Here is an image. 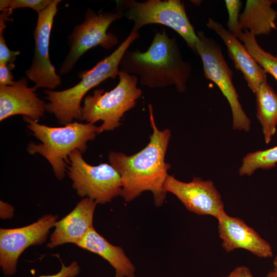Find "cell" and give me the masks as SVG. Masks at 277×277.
Instances as JSON below:
<instances>
[{
    "mask_svg": "<svg viewBox=\"0 0 277 277\" xmlns=\"http://www.w3.org/2000/svg\"><path fill=\"white\" fill-rule=\"evenodd\" d=\"M148 110L153 133L147 145L130 156L111 151L108 158L110 164L120 175V195L125 201H131L142 192L150 191L155 205L159 206L163 204L167 193L164 185L170 165L165 162V157L171 134L168 129L160 130L157 128L150 104Z\"/></svg>",
    "mask_w": 277,
    "mask_h": 277,
    "instance_id": "cell-1",
    "label": "cell"
},
{
    "mask_svg": "<svg viewBox=\"0 0 277 277\" xmlns=\"http://www.w3.org/2000/svg\"><path fill=\"white\" fill-rule=\"evenodd\" d=\"M120 67L137 77L143 86L153 89L174 86L180 93L185 91L192 69L183 60L175 37H170L165 29L156 32L146 51L128 49Z\"/></svg>",
    "mask_w": 277,
    "mask_h": 277,
    "instance_id": "cell-2",
    "label": "cell"
},
{
    "mask_svg": "<svg viewBox=\"0 0 277 277\" xmlns=\"http://www.w3.org/2000/svg\"><path fill=\"white\" fill-rule=\"evenodd\" d=\"M138 30L132 28L129 34L110 55L98 62L91 69L79 74L81 80L75 86L62 91L45 89L46 111L53 114L62 125L80 120L81 103L85 94L108 78L115 80L120 71L121 60L131 44L140 37Z\"/></svg>",
    "mask_w": 277,
    "mask_h": 277,
    "instance_id": "cell-3",
    "label": "cell"
},
{
    "mask_svg": "<svg viewBox=\"0 0 277 277\" xmlns=\"http://www.w3.org/2000/svg\"><path fill=\"white\" fill-rule=\"evenodd\" d=\"M23 120L32 134L41 142L29 143L27 152L44 156L58 180L65 176L70 153L75 150L84 153L87 142L94 139L100 129L92 123L73 122L63 127H54L40 124L27 116H23Z\"/></svg>",
    "mask_w": 277,
    "mask_h": 277,
    "instance_id": "cell-4",
    "label": "cell"
},
{
    "mask_svg": "<svg viewBox=\"0 0 277 277\" xmlns=\"http://www.w3.org/2000/svg\"><path fill=\"white\" fill-rule=\"evenodd\" d=\"M118 76L119 82L111 91L95 89L93 95L84 98L80 120L92 124L102 121L98 133L118 127L121 118L135 106L142 94L137 87V77L121 70Z\"/></svg>",
    "mask_w": 277,
    "mask_h": 277,
    "instance_id": "cell-5",
    "label": "cell"
},
{
    "mask_svg": "<svg viewBox=\"0 0 277 277\" xmlns=\"http://www.w3.org/2000/svg\"><path fill=\"white\" fill-rule=\"evenodd\" d=\"M116 10L133 23L139 30L149 24H160L176 31L195 52L197 33L187 15L184 3L180 0L118 1Z\"/></svg>",
    "mask_w": 277,
    "mask_h": 277,
    "instance_id": "cell-6",
    "label": "cell"
},
{
    "mask_svg": "<svg viewBox=\"0 0 277 277\" xmlns=\"http://www.w3.org/2000/svg\"><path fill=\"white\" fill-rule=\"evenodd\" d=\"M69 160L66 172L79 196L103 204L121 195V177L110 164L90 165L83 159L78 150L72 152Z\"/></svg>",
    "mask_w": 277,
    "mask_h": 277,
    "instance_id": "cell-7",
    "label": "cell"
},
{
    "mask_svg": "<svg viewBox=\"0 0 277 277\" xmlns=\"http://www.w3.org/2000/svg\"><path fill=\"white\" fill-rule=\"evenodd\" d=\"M195 53L202 61L205 77L213 82L227 100L230 106L234 130L248 131L251 121L239 102L232 83L233 72L225 60L221 46L203 31L197 33Z\"/></svg>",
    "mask_w": 277,
    "mask_h": 277,
    "instance_id": "cell-8",
    "label": "cell"
},
{
    "mask_svg": "<svg viewBox=\"0 0 277 277\" xmlns=\"http://www.w3.org/2000/svg\"><path fill=\"white\" fill-rule=\"evenodd\" d=\"M123 17L121 12L96 13L88 10L84 21L76 26L69 36L70 50L60 67V73L66 74L73 68L78 60L88 50L97 46L108 49L116 46L118 37L108 33L110 25Z\"/></svg>",
    "mask_w": 277,
    "mask_h": 277,
    "instance_id": "cell-9",
    "label": "cell"
},
{
    "mask_svg": "<svg viewBox=\"0 0 277 277\" xmlns=\"http://www.w3.org/2000/svg\"><path fill=\"white\" fill-rule=\"evenodd\" d=\"M61 2L52 0L46 9L37 13L34 32V54L31 67L25 72L27 77L35 83L36 89L43 88L53 90L61 83V78L56 73L49 55L50 34L57 5Z\"/></svg>",
    "mask_w": 277,
    "mask_h": 277,
    "instance_id": "cell-10",
    "label": "cell"
},
{
    "mask_svg": "<svg viewBox=\"0 0 277 277\" xmlns=\"http://www.w3.org/2000/svg\"><path fill=\"white\" fill-rule=\"evenodd\" d=\"M57 219L56 216L48 214L22 227L1 228L0 266L5 275H11L15 273L18 259L27 248L46 241Z\"/></svg>",
    "mask_w": 277,
    "mask_h": 277,
    "instance_id": "cell-11",
    "label": "cell"
},
{
    "mask_svg": "<svg viewBox=\"0 0 277 277\" xmlns=\"http://www.w3.org/2000/svg\"><path fill=\"white\" fill-rule=\"evenodd\" d=\"M166 192L175 195L186 209L199 215H208L216 219L225 212L221 196L213 182L195 177L188 183L168 175L164 185Z\"/></svg>",
    "mask_w": 277,
    "mask_h": 277,
    "instance_id": "cell-12",
    "label": "cell"
},
{
    "mask_svg": "<svg viewBox=\"0 0 277 277\" xmlns=\"http://www.w3.org/2000/svg\"><path fill=\"white\" fill-rule=\"evenodd\" d=\"M217 220L222 247L226 252L243 249L261 258L273 256L270 244L241 219L231 216L225 211Z\"/></svg>",
    "mask_w": 277,
    "mask_h": 277,
    "instance_id": "cell-13",
    "label": "cell"
},
{
    "mask_svg": "<svg viewBox=\"0 0 277 277\" xmlns=\"http://www.w3.org/2000/svg\"><path fill=\"white\" fill-rule=\"evenodd\" d=\"M29 87L26 77H23L11 86L0 85V121L15 115H22L38 122L44 115L45 102Z\"/></svg>",
    "mask_w": 277,
    "mask_h": 277,
    "instance_id": "cell-14",
    "label": "cell"
},
{
    "mask_svg": "<svg viewBox=\"0 0 277 277\" xmlns=\"http://www.w3.org/2000/svg\"><path fill=\"white\" fill-rule=\"evenodd\" d=\"M206 26L223 40L235 68L242 73L248 87L255 93L262 83L267 82L266 71L251 56L237 37L222 24L209 18Z\"/></svg>",
    "mask_w": 277,
    "mask_h": 277,
    "instance_id": "cell-15",
    "label": "cell"
},
{
    "mask_svg": "<svg viewBox=\"0 0 277 277\" xmlns=\"http://www.w3.org/2000/svg\"><path fill=\"white\" fill-rule=\"evenodd\" d=\"M96 203L88 197L79 202L66 216L57 221L47 247L53 248L66 243L76 245L93 226Z\"/></svg>",
    "mask_w": 277,
    "mask_h": 277,
    "instance_id": "cell-16",
    "label": "cell"
},
{
    "mask_svg": "<svg viewBox=\"0 0 277 277\" xmlns=\"http://www.w3.org/2000/svg\"><path fill=\"white\" fill-rule=\"evenodd\" d=\"M76 245L106 260L114 268L115 277H135V267L123 249L109 243L93 227Z\"/></svg>",
    "mask_w": 277,
    "mask_h": 277,
    "instance_id": "cell-17",
    "label": "cell"
},
{
    "mask_svg": "<svg viewBox=\"0 0 277 277\" xmlns=\"http://www.w3.org/2000/svg\"><path fill=\"white\" fill-rule=\"evenodd\" d=\"M276 0H247L243 13L240 15L241 29L256 35H268L276 29L277 11L272 5Z\"/></svg>",
    "mask_w": 277,
    "mask_h": 277,
    "instance_id": "cell-18",
    "label": "cell"
},
{
    "mask_svg": "<svg viewBox=\"0 0 277 277\" xmlns=\"http://www.w3.org/2000/svg\"><path fill=\"white\" fill-rule=\"evenodd\" d=\"M256 117L260 122L266 144L276 132L277 125V94L267 82L262 83L255 92Z\"/></svg>",
    "mask_w": 277,
    "mask_h": 277,
    "instance_id": "cell-19",
    "label": "cell"
},
{
    "mask_svg": "<svg viewBox=\"0 0 277 277\" xmlns=\"http://www.w3.org/2000/svg\"><path fill=\"white\" fill-rule=\"evenodd\" d=\"M237 38L243 43L249 53L266 72L277 81V55H273L264 50L258 43L255 36L247 30L242 31Z\"/></svg>",
    "mask_w": 277,
    "mask_h": 277,
    "instance_id": "cell-20",
    "label": "cell"
},
{
    "mask_svg": "<svg viewBox=\"0 0 277 277\" xmlns=\"http://www.w3.org/2000/svg\"><path fill=\"white\" fill-rule=\"evenodd\" d=\"M276 163L277 146L247 154L242 160L239 173L241 176H250L258 169H271L275 167Z\"/></svg>",
    "mask_w": 277,
    "mask_h": 277,
    "instance_id": "cell-21",
    "label": "cell"
},
{
    "mask_svg": "<svg viewBox=\"0 0 277 277\" xmlns=\"http://www.w3.org/2000/svg\"><path fill=\"white\" fill-rule=\"evenodd\" d=\"M10 14L7 11H2L0 15V63H14L19 51H12L8 47L4 37L6 22L9 19Z\"/></svg>",
    "mask_w": 277,
    "mask_h": 277,
    "instance_id": "cell-22",
    "label": "cell"
},
{
    "mask_svg": "<svg viewBox=\"0 0 277 277\" xmlns=\"http://www.w3.org/2000/svg\"><path fill=\"white\" fill-rule=\"evenodd\" d=\"M225 3L228 14L227 22L228 30L237 37L242 31L239 22L242 2L240 0H226Z\"/></svg>",
    "mask_w": 277,
    "mask_h": 277,
    "instance_id": "cell-23",
    "label": "cell"
},
{
    "mask_svg": "<svg viewBox=\"0 0 277 277\" xmlns=\"http://www.w3.org/2000/svg\"><path fill=\"white\" fill-rule=\"evenodd\" d=\"M52 0H9L8 9L12 12L18 8H29L33 9L37 13L46 9Z\"/></svg>",
    "mask_w": 277,
    "mask_h": 277,
    "instance_id": "cell-24",
    "label": "cell"
},
{
    "mask_svg": "<svg viewBox=\"0 0 277 277\" xmlns=\"http://www.w3.org/2000/svg\"><path fill=\"white\" fill-rule=\"evenodd\" d=\"M15 67L14 63H0V85H13L14 76L12 70Z\"/></svg>",
    "mask_w": 277,
    "mask_h": 277,
    "instance_id": "cell-25",
    "label": "cell"
},
{
    "mask_svg": "<svg viewBox=\"0 0 277 277\" xmlns=\"http://www.w3.org/2000/svg\"><path fill=\"white\" fill-rule=\"evenodd\" d=\"M80 272V267L76 262H73L68 266H66L62 263L61 269L57 273L38 277H74L78 275Z\"/></svg>",
    "mask_w": 277,
    "mask_h": 277,
    "instance_id": "cell-26",
    "label": "cell"
},
{
    "mask_svg": "<svg viewBox=\"0 0 277 277\" xmlns=\"http://www.w3.org/2000/svg\"><path fill=\"white\" fill-rule=\"evenodd\" d=\"M14 208L10 204L0 201V217L2 219H11L14 214Z\"/></svg>",
    "mask_w": 277,
    "mask_h": 277,
    "instance_id": "cell-27",
    "label": "cell"
},
{
    "mask_svg": "<svg viewBox=\"0 0 277 277\" xmlns=\"http://www.w3.org/2000/svg\"><path fill=\"white\" fill-rule=\"evenodd\" d=\"M226 277H253L251 271L246 266L236 267Z\"/></svg>",
    "mask_w": 277,
    "mask_h": 277,
    "instance_id": "cell-28",
    "label": "cell"
},
{
    "mask_svg": "<svg viewBox=\"0 0 277 277\" xmlns=\"http://www.w3.org/2000/svg\"><path fill=\"white\" fill-rule=\"evenodd\" d=\"M266 277H277V270L273 269L269 271L267 273Z\"/></svg>",
    "mask_w": 277,
    "mask_h": 277,
    "instance_id": "cell-29",
    "label": "cell"
},
{
    "mask_svg": "<svg viewBox=\"0 0 277 277\" xmlns=\"http://www.w3.org/2000/svg\"><path fill=\"white\" fill-rule=\"evenodd\" d=\"M273 264L274 268V269L277 270V254L273 259Z\"/></svg>",
    "mask_w": 277,
    "mask_h": 277,
    "instance_id": "cell-30",
    "label": "cell"
}]
</instances>
